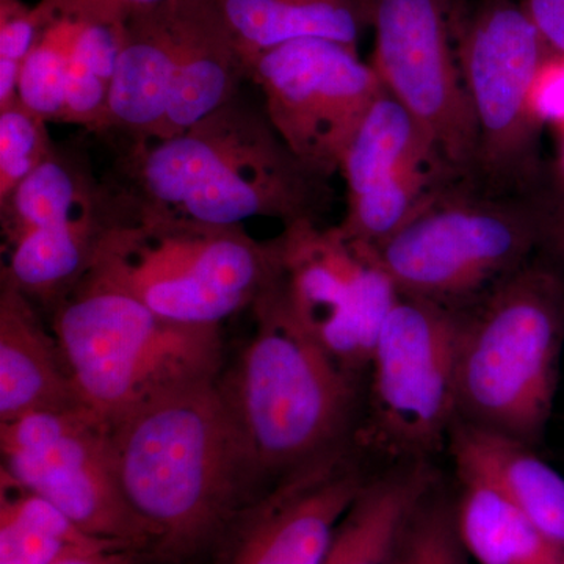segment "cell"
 I'll use <instances>...</instances> for the list:
<instances>
[{
  "label": "cell",
  "mask_w": 564,
  "mask_h": 564,
  "mask_svg": "<svg viewBox=\"0 0 564 564\" xmlns=\"http://www.w3.org/2000/svg\"><path fill=\"white\" fill-rule=\"evenodd\" d=\"M110 433L122 494L166 555L206 543L261 477L217 378L141 404Z\"/></svg>",
  "instance_id": "1"
},
{
  "label": "cell",
  "mask_w": 564,
  "mask_h": 564,
  "mask_svg": "<svg viewBox=\"0 0 564 564\" xmlns=\"http://www.w3.org/2000/svg\"><path fill=\"white\" fill-rule=\"evenodd\" d=\"M126 163L132 188L124 202L202 225L318 220L333 199L328 177L239 96L170 139L133 141Z\"/></svg>",
  "instance_id": "2"
},
{
  "label": "cell",
  "mask_w": 564,
  "mask_h": 564,
  "mask_svg": "<svg viewBox=\"0 0 564 564\" xmlns=\"http://www.w3.org/2000/svg\"><path fill=\"white\" fill-rule=\"evenodd\" d=\"M564 280L530 261L463 310L456 421L536 447L558 389Z\"/></svg>",
  "instance_id": "3"
},
{
  "label": "cell",
  "mask_w": 564,
  "mask_h": 564,
  "mask_svg": "<svg viewBox=\"0 0 564 564\" xmlns=\"http://www.w3.org/2000/svg\"><path fill=\"white\" fill-rule=\"evenodd\" d=\"M252 307L256 332L220 388L259 475L282 481L347 447L358 378L293 321L269 288Z\"/></svg>",
  "instance_id": "4"
},
{
  "label": "cell",
  "mask_w": 564,
  "mask_h": 564,
  "mask_svg": "<svg viewBox=\"0 0 564 564\" xmlns=\"http://www.w3.org/2000/svg\"><path fill=\"white\" fill-rule=\"evenodd\" d=\"M274 262L273 240L258 242L243 226L202 225L118 196L87 274L170 321L220 328L261 299Z\"/></svg>",
  "instance_id": "5"
},
{
  "label": "cell",
  "mask_w": 564,
  "mask_h": 564,
  "mask_svg": "<svg viewBox=\"0 0 564 564\" xmlns=\"http://www.w3.org/2000/svg\"><path fill=\"white\" fill-rule=\"evenodd\" d=\"M54 336L82 406L109 423L220 369V328L170 321L88 274L58 303Z\"/></svg>",
  "instance_id": "6"
},
{
  "label": "cell",
  "mask_w": 564,
  "mask_h": 564,
  "mask_svg": "<svg viewBox=\"0 0 564 564\" xmlns=\"http://www.w3.org/2000/svg\"><path fill=\"white\" fill-rule=\"evenodd\" d=\"M545 236L529 204L459 182L375 248L400 295L463 311L527 265Z\"/></svg>",
  "instance_id": "7"
},
{
  "label": "cell",
  "mask_w": 564,
  "mask_h": 564,
  "mask_svg": "<svg viewBox=\"0 0 564 564\" xmlns=\"http://www.w3.org/2000/svg\"><path fill=\"white\" fill-rule=\"evenodd\" d=\"M463 311L399 295L370 362L362 443L392 463L433 459L456 413V355Z\"/></svg>",
  "instance_id": "8"
},
{
  "label": "cell",
  "mask_w": 564,
  "mask_h": 564,
  "mask_svg": "<svg viewBox=\"0 0 564 564\" xmlns=\"http://www.w3.org/2000/svg\"><path fill=\"white\" fill-rule=\"evenodd\" d=\"M273 243L270 291L334 361L358 378L370 369L400 295L377 248L340 225L323 228L318 220L284 226Z\"/></svg>",
  "instance_id": "9"
},
{
  "label": "cell",
  "mask_w": 564,
  "mask_h": 564,
  "mask_svg": "<svg viewBox=\"0 0 564 564\" xmlns=\"http://www.w3.org/2000/svg\"><path fill=\"white\" fill-rule=\"evenodd\" d=\"M458 24L456 54L478 133L474 180L508 196L533 177L541 121L532 95L552 51L514 0H480Z\"/></svg>",
  "instance_id": "10"
},
{
  "label": "cell",
  "mask_w": 564,
  "mask_h": 564,
  "mask_svg": "<svg viewBox=\"0 0 564 564\" xmlns=\"http://www.w3.org/2000/svg\"><path fill=\"white\" fill-rule=\"evenodd\" d=\"M118 212L82 155L55 148L0 202L2 281L43 303H61L90 270Z\"/></svg>",
  "instance_id": "11"
},
{
  "label": "cell",
  "mask_w": 564,
  "mask_h": 564,
  "mask_svg": "<svg viewBox=\"0 0 564 564\" xmlns=\"http://www.w3.org/2000/svg\"><path fill=\"white\" fill-rule=\"evenodd\" d=\"M2 481L43 497L84 532L133 551L150 529L122 494L110 423L85 406L0 423Z\"/></svg>",
  "instance_id": "12"
},
{
  "label": "cell",
  "mask_w": 564,
  "mask_h": 564,
  "mask_svg": "<svg viewBox=\"0 0 564 564\" xmlns=\"http://www.w3.org/2000/svg\"><path fill=\"white\" fill-rule=\"evenodd\" d=\"M274 131L314 172L332 177L384 87L358 51L302 39L245 58Z\"/></svg>",
  "instance_id": "13"
},
{
  "label": "cell",
  "mask_w": 564,
  "mask_h": 564,
  "mask_svg": "<svg viewBox=\"0 0 564 564\" xmlns=\"http://www.w3.org/2000/svg\"><path fill=\"white\" fill-rule=\"evenodd\" d=\"M372 68L459 180L474 181L477 124L459 68L451 0H370Z\"/></svg>",
  "instance_id": "14"
},
{
  "label": "cell",
  "mask_w": 564,
  "mask_h": 564,
  "mask_svg": "<svg viewBox=\"0 0 564 564\" xmlns=\"http://www.w3.org/2000/svg\"><path fill=\"white\" fill-rule=\"evenodd\" d=\"M347 187L340 226L356 239L383 243L445 188L462 182L402 104L383 90L345 152Z\"/></svg>",
  "instance_id": "15"
},
{
  "label": "cell",
  "mask_w": 564,
  "mask_h": 564,
  "mask_svg": "<svg viewBox=\"0 0 564 564\" xmlns=\"http://www.w3.org/2000/svg\"><path fill=\"white\" fill-rule=\"evenodd\" d=\"M369 478L348 445L285 478L259 503L225 564H322Z\"/></svg>",
  "instance_id": "16"
},
{
  "label": "cell",
  "mask_w": 564,
  "mask_h": 564,
  "mask_svg": "<svg viewBox=\"0 0 564 564\" xmlns=\"http://www.w3.org/2000/svg\"><path fill=\"white\" fill-rule=\"evenodd\" d=\"M180 50L169 109L154 140L187 131L239 96L247 68L215 0H176Z\"/></svg>",
  "instance_id": "17"
},
{
  "label": "cell",
  "mask_w": 564,
  "mask_h": 564,
  "mask_svg": "<svg viewBox=\"0 0 564 564\" xmlns=\"http://www.w3.org/2000/svg\"><path fill=\"white\" fill-rule=\"evenodd\" d=\"M177 50L176 0L129 14L110 85L106 131L128 133L133 141L155 139L172 96Z\"/></svg>",
  "instance_id": "18"
},
{
  "label": "cell",
  "mask_w": 564,
  "mask_h": 564,
  "mask_svg": "<svg viewBox=\"0 0 564 564\" xmlns=\"http://www.w3.org/2000/svg\"><path fill=\"white\" fill-rule=\"evenodd\" d=\"M82 406L55 336L44 332L32 300L0 289V423Z\"/></svg>",
  "instance_id": "19"
},
{
  "label": "cell",
  "mask_w": 564,
  "mask_h": 564,
  "mask_svg": "<svg viewBox=\"0 0 564 564\" xmlns=\"http://www.w3.org/2000/svg\"><path fill=\"white\" fill-rule=\"evenodd\" d=\"M433 459L370 475L340 519L322 564H395L415 511L440 485Z\"/></svg>",
  "instance_id": "20"
},
{
  "label": "cell",
  "mask_w": 564,
  "mask_h": 564,
  "mask_svg": "<svg viewBox=\"0 0 564 564\" xmlns=\"http://www.w3.org/2000/svg\"><path fill=\"white\" fill-rule=\"evenodd\" d=\"M456 475L484 478L564 551V477L534 448L456 421L447 444Z\"/></svg>",
  "instance_id": "21"
},
{
  "label": "cell",
  "mask_w": 564,
  "mask_h": 564,
  "mask_svg": "<svg viewBox=\"0 0 564 564\" xmlns=\"http://www.w3.org/2000/svg\"><path fill=\"white\" fill-rule=\"evenodd\" d=\"M245 58L302 39L358 51L370 0H215Z\"/></svg>",
  "instance_id": "22"
},
{
  "label": "cell",
  "mask_w": 564,
  "mask_h": 564,
  "mask_svg": "<svg viewBox=\"0 0 564 564\" xmlns=\"http://www.w3.org/2000/svg\"><path fill=\"white\" fill-rule=\"evenodd\" d=\"M456 529L467 554L478 564H554L564 554L496 486L456 475Z\"/></svg>",
  "instance_id": "23"
},
{
  "label": "cell",
  "mask_w": 564,
  "mask_h": 564,
  "mask_svg": "<svg viewBox=\"0 0 564 564\" xmlns=\"http://www.w3.org/2000/svg\"><path fill=\"white\" fill-rule=\"evenodd\" d=\"M106 551L129 549L84 532L43 497L2 481L0 564H58Z\"/></svg>",
  "instance_id": "24"
},
{
  "label": "cell",
  "mask_w": 564,
  "mask_h": 564,
  "mask_svg": "<svg viewBox=\"0 0 564 564\" xmlns=\"http://www.w3.org/2000/svg\"><path fill=\"white\" fill-rule=\"evenodd\" d=\"M440 489L437 485L415 511L395 564H469L456 529L455 500Z\"/></svg>",
  "instance_id": "25"
},
{
  "label": "cell",
  "mask_w": 564,
  "mask_h": 564,
  "mask_svg": "<svg viewBox=\"0 0 564 564\" xmlns=\"http://www.w3.org/2000/svg\"><path fill=\"white\" fill-rule=\"evenodd\" d=\"M54 150L46 121L21 102L0 109V202L9 198Z\"/></svg>",
  "instance_id": "26"
},
{
  "label": "cell",
  "mask_w": 564,
  "mask_h": 564,
  "mask_svg": "<svg viewBox=\"0 0 564 564\" xmlns=\"http://www.w3.org/2000/svg\"><path fill=\"white\" fill-rule=\"evenodd\" d=\"M46 20V6L41 0L35 6L0 0V109L20 102L22 68Z\"/></svg>",
  "instance_id": "27"
},
{
  "label": "cell",
  "mask_w": 564,
  "mask_h": 564,
  "mask_svg": "<svg viewBox=\"0 0 564 564\" xmlns=\"http://www.w3.org/2000/svg\"><path fill=\"white\" fill-rule=\"evenodd\" d=\"M538 120L564 124V57L552 52L538 74L532 95Z\"/></svg>",
  "instance_id": "28"
},
{
  "label": "cell",
  "mask_w": 564,
  "mask_h": 564,
  "mask_svg": "<svg viewBox=\"0 0 564 564\" xmlns=\"http://www.w3.org/2000/svg\"><path fill=\"white\" fill-rule=\"evenodd\" d=\"M521 3L549 50L564 57V0H524Z\"/></svg>",
  "instance_id": "29"
},
{
  "label": "cell",
  "mask_w": 564,
  "mask_h": 564,
  "mask_svg": "<svg viewBox=\"0 0 564 564\" xmlns=\"http://www.w3.org/2000/svg\"><path fill=\"white\" fill-rule=\"evenodd\" d=\"M58 564H131V551H106L73 556Z\"/></svg>",
  "instance_id": "30"
},
{
  "label": "cell",
  "mask_w": 564,
  "mask_h": 564,
  "mask_svg": "<svg viewBox=\"0 0 564 564\" xmlns=\"http://www.w3.org/2000/svg\"><path fill=\"white\" fill-rule=\"evenodd\" d=\"M102 2L129 17L133 11L151 9V7L161 6L166 0H102Z\"/></svg>",
  "instance_id": "31"
},
{
  "label": "cell",
  "mask_w": 564,
  "mask_h": 564,
  "mask_svg": "<svg viewBox=\"0 0 564 564\" xmlns=\"http://www.w3.org/2000/svg\"><path fill=\"white\" fill-rule=\"evenodd\" d=\"M554 239L556 245V251H558L560 258H562L564 265V215L562 220L558 221L554 231Z\"/></svg>",
  "instance_id": "32"
},
{
  "label": "cell",
  "mask_w": 564,
  "mask_h": 564,
  "mask_svg": "<svg viewBox=\"0 0 564 564\" xmlns=\"http://www.w3.org/2000/svg\"><path fill=\"white\" fill-rule=\"evenodd\" d=\"M554 564H564V554Z\"/></svg>",
  "instance_id": "33"
}]
</instances>
